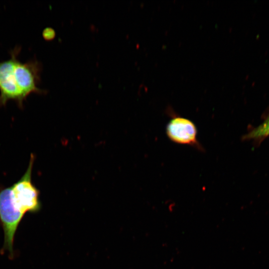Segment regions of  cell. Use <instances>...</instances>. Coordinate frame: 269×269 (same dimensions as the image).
<instances>
[{
  "label": "cell",
  "mask_w": 269,
  "mask_h": 269,
  "mask_svg": "<svg viewBox=\"0 0 269 269\" xmlns=\"http://www.w3.org/2000/svg\"><path fill=\"white\" fill-rule=\"evenodd\" d=\"M21 48L16 45L9 51L10 58L0 62V107L12 100L22 109L24 101L30 94L47 93L38 87L41 64L36 59L22 63L18 59Z\"/></svg>",
  "instance_id": "cell-1"
},
{
  "label": "cell",
  "mask_w": 269,
  "mask_h": 269,
  "mask_svg": "<svg viewBox=\"0 0 269 269\" xmlns=\"http://www.w3.org/2000/svg\"><path fill=\"white\" fill-rule=\"evenodd\" d=\"M34 155L31 154L28 167L23 176L10 186L11 204L18 212L24 215L35 213L41 208L39 191L32 182V170Z\"/></svg>",
  "instance_id": "cell-2"
},
{
  "label": "cell",
  "mask_w": 269,
  "mask_h": 269,
  "mask_svg": "<svg viewBox=\"0 0 269 269\" xmlns=\"http://www.w3.org/2000/svg\"><path fill=\"white\" fill-rule=\"evenodd\" d=\"M10 187H0V223L4 232L3 251H7L13 257V242L17 228L24 215L12 206L10 198Z\"/></svg>",
  "instance_id": "cell-3"
},
{
  "label": "cell",
  "mask_w": 269,
  "mask_h": 269,
  "mask_svg": "<svg viewBox=\"0 0 269 269\" xmlns=\"http://www.w3.org/2000/svg\"><path fill=\"white\" fill-rule=\"evenodd\" d=\"M166 132L172 141L179 144L190 145L203 150L197 139L196 126L190 120L175 117L168 123Z\"/></svg>",
  "instance_id": "cell-4"
},
{
  "label": "cell",
  "mask_w": 269,
  "mask_h": 269,
  "mask_svg": "<svg viewBox=\"0 0 269 269\" xmlns=\"http://www.w3.org/2000/svg\"><path fill=\"white\" fill-rule=\"evenodd\" d=\"M269 136V116L258 127L252 129L243 137L244 139H258Z\"/></svg>",
  "instance_id": "cell-5"
},
{
  "label": "cell",
  "mask_w": 269,
  "mask_h": 269,
  "mask_svg": "<svg viewBox=\"0 0 269 269\" xmlns=\"http://www.w3.org/2000/svg\"><path fill=\"white\" fill-rule=\"evenodd\" d=\"M42 35L45 40H51L55 38L56 33L53 28L47 27L43 30Z\"/></svg>",
  "instance_id": "cell-6"
}]
</instances>
